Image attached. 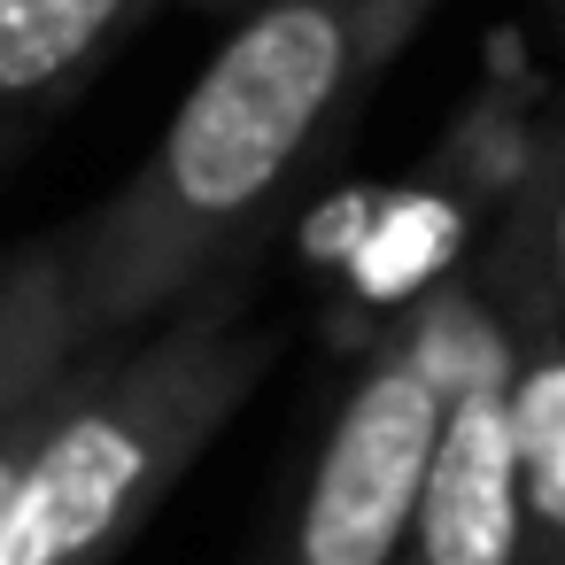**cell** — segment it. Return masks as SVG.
<instances>
[{
    "mask_svg": "<svg viewBox=\"0 0 565 565\" xmlns=\"http://www.w3.org/2000/svg\"><path fill=\"white\" fill-rule=\"evenodd\" d=\"M163 0H0V140L78 94Z\"/></svg>",
    "mask_w": 565,
    "mask_h": 565,
    "instance_id": "5",
    "label": "cell"
},
{
    "mask_svg": "<svg viewBox=\"0 0 565 565\" xmlns=\"http://www.w3.org/2000/svg\"><path fill=\"white\" fill-rule=\"evenodd\" d=\"M519 418H526V565H565V341H526Z\"/></svg>",
    "mask_w": 565,
    "mask_h": 565,
    "instance_id": "7",
    "label": "cell"
},
{
    "mask_svg": "<svg viewBox=\"0 0 565 565\" xmlns=\"http://www.w3.org/2000/svg\"><path fill=\"white\" fill-rule=\"evenodd\" d=\"M186 9H210V17H248V9H264V0H186Z\"/></svg>",
    "mask_w": 565,
    "mask_h": 565,
    "instance_id": "10",
    "label": "cell"
},
{
    "mask_svg": "<svg viewBox=\"0 0 565 565\" xmlns=\"http://www.w3.org/2000/svg\"><path fill=\"white\" fill-rule=\"evenodd\" d=\"M63 387V380H55ZM47 387V395H55ZM47 395L32 411H17L9 426H0V565H9V526H17V495H24V472L40 457V434H47Z\"/></svg>",
    "mask_w": 565,
    "mask_h": 565,
    "instance_id": "9",
    "label": "cell"
},
{
    "mask_svg": "<svg viewBox=\"0 0 565 565\" xmlns=\"http://www.w3.org/2000/svg\"><path fill=\"white\" fill-rule=\"evenodd\" d=\"M271 356L279 333L248 318V271L148 326L140 341L94 349L47 395V434L17 495L9 565H117L156 503L256 395Z\"/></svg>",
    "mask_w": 565,
    "mask_h": 565,
    "instance_id": "2",
    "label": "cell"
},
{
    "mask_svg": "<svg viewBox=\"0 0 565 565\" xmlns=\"http://www.w3.org/2000/svg\"><path fill=\"white\" fill-rule=\"evenodd\" d=\"M418 24V0H264L233 17L140 171L63 225L86 349L140 341L241 279L279 210L356 132Z\"/></svg>",
    "mask_w": 565,
    "mask_h": 565,
    "instance_id": "1",
    "label": "cell"
},
{
    "mask_svg": "<svg viewBox=\"0 0 565 565\" xmlns=\"http://www.w3.org/2000/svg\"><path fill=\"white\" fill-rule=\"evenodd\" d=\"M86 318H78V271L71 233L9 241L0 248V426L32 411L55 380L86 364Z\"/></svg>",
    "mask_w": 565,
    "mask_h": 565,
    "instance_id": "6",
    "label": "cell"
},
{
    "mask_svg": "<svg viewBox=\"0 0 565 565\" xmlns=\"http://www.w3.org/2000/svg\"><path fill=\"white\" fill-rule=\"evenodd\" d=\"M403 565H418V557H403Z\"/></svg>",
    "mask_w": 565,
    "mask_h": 565,
    "instance_id": "12",
    "label": "cell"
},
{
    "mask_svg": "<svg viewBox=\"0 0 565 565\" xmlns=\"http://www.w3.org/2000/svg\"><path fill=\"white\" fill-rule=\"evenodd\" d=\"M465 279L395 318L349 372L271 565H403L457 387Z\"/></svg>",
    "mask_w": 565,
    "mask_h": 565,
    "instance_id": "3",
    "label": "cell"
},
{
    "mask_svg": "<svg viewBox=\"0 0 565 565\" xmlns=\"http://www.w3.org/2000/svg\"><path fill=\"white\" fill-rule=\"evenodd\" d=\"M519 380H526L519 310H503L495 295L480 302V287H465L449 426H441L418 542H411L418 565H526V418H519Z\"/></svg>",
    "mask_w": 565,
    "mask_h": 565,
    "instance_id": "4",
    "label": "cell"
},
{
    "mask_svg": "<svg viewBox=\"0 0 565 565\" xmlns=\"http://www.w3.org/2000/svg\"><path fill=\"white\" fill-rule=\"evenodd\" d=\"M418 9H426V17H434V0H418Z\"/></svg>",
    "mask_w": 565,
    "mask_h": 565,
    "instance_id": "11",
    "label": "cell"
},
{
    "mask_svg": "<svg viewBox=\"0 0 565 565\" xmlns=\"http://www.w3.org/2000/svg\"><path fill=\"white\" fill-rule=\"evenodd\" d=\"M526 279L550 310H565V132L550 148L542 194H534V233H526Z\"/></svg>",
    "mask_w": 565,
    "mask_h": 565,
    "instance_id": "8",
    "label": "cell"
}]
</instances>
